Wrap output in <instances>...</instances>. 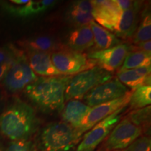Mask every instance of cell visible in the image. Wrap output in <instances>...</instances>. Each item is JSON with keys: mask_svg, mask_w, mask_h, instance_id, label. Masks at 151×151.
<instances>
[{"mask_svg": "<svg viewBox=\"0 0 151 151\" xmlns=\"http://www.w3.org/2000/svg\"><path fill=\"white\" fill-rule=\"evenodd\" d=\"M26 56L30 68L36 75L42 77L62 76L52 64L50 53L28 50Z\"/></svg>", "mask_w": 151, "mask_h": 151, "instance_id": "15", "label": "cell"}, {"mask_svg": "<svg viewBox=\"0 0 151 151\" xmlns=\"http://www.w3.org/2000/svg\"><path fill=\"white\" fill-rule=\"evenodd\" d=\"M37 78L29 67L27 56L22 51L11 63L3 79V83L9 92L16 93L24 90Z\"/></svg>", "mask_w": 151, "mask_h": 151, "instance_id": "7", "label": "cell"}, {"mask_svg": "<svg viewBox=\"0 0 151 151\" xmlns=\"http://www.w3.org/2000/svg\"><path fill=\"white\" fill-rule=\"evenodd\" d=\"M93 6L91 1L81 0L74 1L67 11L68 20L76 27L88 25L94 21Z\"/></svg>", "mask_w": 151, "mask_h": 151, "instance_id": "19", "label": "cell"}, {"mask_svg": "<svg viewBox=\"0 0 151 151\" xmlns=\"http://www.w3.org/2000/svg\"><path fill=\"white\" fill-rule=\"evenodd\" d=\"M90 26L93 34L94 50H105L122 43L116 35L94 21H92Z\"/></svg>", "mask_w": 151, "mask_h": 151, "instance_id": "21", "label": "cell"}, {"mask_svg": "<svg viewBox=\"0 0 151 151\" xmlns=\"http://www.w3.org/2000/svg\"><path fill=\"white\" fill-rule=\"evenodd\" d=\"M150 66L137 69L120 71L117 73L116 78L124 86L134 90L139 87L150 86Z\"/></svg>", "mask_w": 151, "mask_h": 151, "instance_id": "17", "label": "cell"}, {"mask_svg": "<svg viewBox=\"0 0 151 151\" xmlns=\"http://www.w3.org/2000/svg\"><path fill=\"white\" fill-rule=\"evenodd\" d=\"M91 109L86 104L78 99H70L64 105L61 111L63 122L78 129L88 113Z\"/></svg>", "mask_w": 151, "mask_h": 151, "instance_id": "16", "label": "cell"}, {"mask_svg": "<svg viewBox=\"0 0 151 151\" xmlns=\"http://www.w3.org/2000/svg\"><path fill=\"white\" fill-rule=\"evenodd\" d=\"M151 39V16L150 10L146 7L143 10L142 16L136 30L132 37L131 41L134 44H138L145 41H150Z\"/></svg>", "mask_w": 151, "mask_h": 151, "instance_id": "23", "label": "cell"}, {"mask_svg": "<svg viewBox=\"0 0 151 151\" xmlns=\"http://www.w3.org/2000/svg\"><path fill=\"white\" fill-rule=\"evenodd\" d=\"M129 52V45L121 43L105 50H92L87 55L94 60L98 67L111 73L120 69Z\"/></svg>", "mask_w": 151, "mask_h": 151, "instance_id": "11", "label": "cell"}, {"mask_svg": "<svg viewBox=\"0 0 151 151\" xmlns=\"http://www.w3.org/2000/svg\"><path fill=\"white\" fill-rule=\"evenodd\" d=\"M146 129L148 128L138 122L129 113L115 126L106 139L104 148L106 151L123 150L141 137Z\"/></svg>", "mask_w": 151, "mask_h": 151, "instance_id": "4", "label": "cell"}, {"mask_svg": "<svg viewBox=\"0 0 151 151\" xmlns=\"http://www.w3.org/2000/svg\"><path fill=\"white\" fill-rule=\"evenodd\" d=\"M71 76L38 78L24 88V94L43 112H61L65 105L66 88Z\"/></svg>", "mask_w": 151, "mask_h": 151, "instance_id": "1", "label": "cell"}, {"mask_svg": "<svg viewBox=\"0 0 151 151\" xmlns=\"http://www.w3.org/2000/svg\"><path fill=\"white\" fill-rule=\"evenodd\" d=\"M52 64L61 75L72 76L97 66L87 54L73 51L68 48L50 54Z\"/></svg>", "mask_w": 151, "mask_h": 151, "instance_id": "6", "label": "cell"}, {"mask_svg": "<svg viewBox=\"0 0 151 151\" xmlns=\"http://www.w3.org/2000/svg\"><path fill=\"white\" fill-rule=\"evenodd\" d=\"M20 43L22 47L27 49V50H37L50 54L67 48L65 44H63L60 41L59 39L51 36H39L32 37L26 39Z\"/></svg>", "mask_w": 151, "mask_h": 151, "instance_id": "20", "label": "cell"}, {"mask_svg": "<svg viewBox=\"0 0 151 151\" xmlns=\"http://www.w3.org/2000/svg\"><path fill=\"white\" fill-rule=\"evenodd\" d=\"M1 105H2V98L0 96V110L1 109Z\"/></svg>", "mask_w": 151, "mask_h": 151, "instance_id": "31", "label": "cell"}, {"mask_svg": "<svg viewBox=\"0 0 151 151\" xmlns=\"http://www.w3.org/2000/svg\"><path fill=\"white\" fill-rule=\"evenodd\" d=\"M39 125L31 106L18 99L0 113V132L12 141L27 140Z\"/></svg>", "mask_w": 151, "mask_h": 151, "instance_id": "2", "label": "cell"}, {"mask_svg": "<svg viewBox=\"0 0 151 151\" xmlns=\"http://www.w3.org/2000/svg\"><path fill=\"white\" fill-rule=\"evenodd\" d=\"M130 90L120 83L118 78H113L104 83L98 86L85 95L83 99L90 107L108 102L125 95Z\"/></svg>", "mask_w": 151, "mask_h": 151, "instance_id": "9", "label": "cell"}, {"mask_svg": "<svg viewBox=\"0 0 151 151\" xmlns=\"http://www.w3.org/2000/svg\"><path fill=\"white\" fill-rule=\"evenodd\" d=\"M118 151H151V140L148 136H141L123 150Z\"/></svg>", "mask_w": 151, "mask_h": 151, "instance_id": "26", "label": "cell"}, {"mask_svg": "<svg viewBox=\"0 0 151 151\" xmlns=\"http://www.w3.org/2000/svg\"><path fill=\"white\" fill-rule=\"evenodd\" d=\"M82 137L76 129L63 121L48 124L41 134L43 151H71Z\"/></svg>", "mask_w": 151, "mask_h": 151, "instance_id": "3", "label": "cell"}, {"mask_svg": "<svg viewBox=\"0 0 151 151\" xmlns=\"http://www.w3.org/2000/svg\"><path fill=\"white\" fill-rule=\"evenodd\" d=\"M91 2L93 6L94 20L98 22L99 25L114 32L122 13L115 0H95Z\"/></svg>", "mask_w": 151, "mask_h": 151, "instance_id": "12", "label": "cell"}, {"mask_svg": "<svg viewBox=\"0 0 151 151\" xmlns=\"http://www.w3.org/2000/svg\"><path fill=\"white\" fill-rule=\"evenodd\" d=\"M128 106H124L96 124L84 135L76 151H94L97 146L105 140L115 126L122 118Z\"/></svg>", "mask_w": 151, "mask_h": 151, "instance_id": "8", "label": "cell"}, {"mask_svg": "<svg viewBox=\"0 0 151 151\" xmlns=\"http://www.w3.org/2000/svg\"><path fill=\"white\" fill-rule=\"evenodd\" d=\"M151 103V86H143L132 92L129 104V109L137 110L145 108Z\"/></svg>", "mask_w": 151, "mask_h": 151, "instance_id": "24", "label": "cell"}, {"mask_svg": "<svg viewBox=\"0 0 151 151\" xmlns=\"http://www.w3.org/2000/svg\"><path fill=\"white\" fill-rule=\"evenodd\" d=\"M112 73L95 66L92 69L77 73L71 78L65 91V100L81 99L99 85L111 80Z\"/></svg>", "mask_w": 151, "mask_h": 151, "instance_id": "5", "label": "cell"}, {"mask_svg": "<svg viewBox=\"0 0 151 151\" xmlns=\"http://www.w3.org/2000/svg\"><path fill=\"white\" fill-rule=\"evenodd\" d=\"M150 64L151 53L141 50L129 51L124 58L123 63L119 69V71L148 67L150 66Z\"/></svg>", "mask_w": 151, "mask_h": 151, "instance_id": "22", "label": "cell"}, {"mask_svg": "<svg viewBox=\"0 0 151 151\" xmlns=\"http://www.w3.org/2000/svg\"><path fill=\"white\" fill-rule=\"evenodd\" d=\"M93 46V34L90 24L76 27L67 36L66 46L73 51L83 52Z\"/></svg>", "mask_w": 151, "mask_h": 151, "instance_id": "18", "label": "cell"}, {"mask_svg": "<svg viewBox=\"0 0 151 151\" xmlns=\"http://www.w3.org/2000/svg\"><path fill=\"white\" fill-rule=\"evenodd\" d=\"M0 151H3V145L1 140V137H0Z\"/></svg>", "mask_w": 151, "mask_h": 151, "instance_id": "30", "label": "cell"}, {"mask_svg": "<svg viewBox=\"0 0 151 151\" xmlns=\"http://www.w3.org/2000/svg\"><path fill=\"white\" fill-rule=\"evenodd\" d=\"M97 151H106V150H105V148H104V146H103V147H101V148H99V150H97Z\"/></svg>", "mask_w": 151, "mask_h": 151, "instance_id": "32", "label": "cell"}, {"mask_svg": "<svg viewBox=\"0 0 151 151\" xmlns=\"http://www.w3.org/2000/svg\"><path fill=\"white\" fill-rule=\"evenodd\" d=\"M132 91H129L123 97L92 107L77 131L82 136L83 134L89 131L96 124L110 116L118 109L127 106Z\"/></svg>", "mask_w": 151, "mask_h": 151, "instance_id": "10", "label": "cell"}, {"mask_svg": "<svg viewBox=\"0 0 151 151\" xmlns=\"http://www.w3.org/2000/svg\"><path fill=\"white\" fill-rule=\"evenodd\" d=\"M52 0L29 1V0H11L4 3L3 7L9 14L17 17H30L45 12L55 4Z\"/></svg>", "mask_w": 151, "mask_h": 151, "instance_id": "14", "label": "cell"}, {"mask_svg": "<svg viewBox=\"0 0 151 151\" xmlns=\"http://www.w3.org/2000/svg\"><path fill=\"white\" fill-rule=\"evenodd\" d=\"M115 2H116L118 7L120 10L124 11L132 6L134 1H130V0H115Z\"/></svg>", "mask_w": 151, "mask_h": 151, "instance_id": "28", "label": "cell"}, {"mask_svg": "<svg viewBox=\"0 0 151 151\" xmlns=\"http://www.w3.org/2000/svg\"><path fill=\"white\" fill-rule=\"evenodd\" d=\"M6 151H35V147L29 139L15 141L11 142Z\"/></svg>", "mask_w": 151, "mask_h": 151, "instance_id": "27", "label": "cell"}, {"mask_svg": "<svg viewBox=\"0 0 151 151\" xmlns=\"http://www.w3.org/2000/svg\"><path fill=\"white\" fill-rule=\"evenodd\" d=\"M143 5V1H134L130 8L122 11L118 26L114 32L117 37L124 40L132 39L142 16Z\"/></svg>", "mask_w": 151, "mask_h": 151, "instance_id": "13", "label": "cell"}, {"mask_svg": "<svg viewBox=\"0 0 151 151\" xmlns=\"http://www.w3.org/2000/svg\"><path fill=\"white\" fill-rule=\"evenodd\" d=\"M22 51L11 45L0 48V65L4 63H12Z\"/></svg>", "mask_w": 151, "mask_h": 151, "instance_id": "25", "label": "cell"}, {"mask_svg": "<svg viewBox=\"0 0 151 151\" xmlns=\"http://www.w3.org/2000/svg\"><path fill=\"white\" fill-rule=\"evenodd\" d=\"M11 65V63H4L0 65V81H3L4 78L6 73L8 71Z\"/></svg>", "mask_w": 151, "mask_h": 151, "instance_id": "29", "label": "cell"}]
</instances>
